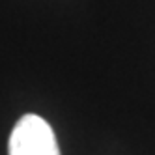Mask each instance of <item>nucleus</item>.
I'll use <instances>...</instances> for the list:
<instances>
[{
  "instance_id": "nucleus-1",
  "label": "nucleus",
  "mask_w": 155,
  "mask_h": 155,
  "mask_svg": "<svg viewBox=\"0 0 155 155\" xmlns=\"http://www.w3.org/2000/svg\"><path fill=\"white\" fill-rule=\"evenodd\" d=\"M8 151L9 155H60L52 127L38 114H25L15 124Z\"/></svg>"
}]
</instances>
